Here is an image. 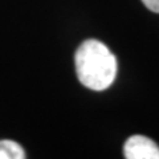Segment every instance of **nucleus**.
Segmentation results:
<instances>
[{
	"mask_svg": "<svg viewBox=\"0 0 159 159\" xmlns=\"http://www.w3.org/2000/svg\"><path fill=\"white\" fill-rule=\"evenodd\" d=\"M25 154H24L23 147L19 145L17 142L13 141H0V159H24Z\"/></svg>",
	"mask_w": 159,
	"mask_h": 159,
	"instance_id": "nucleus-3",
	"label": "nucleus"
},
{
	"mask_svg": "<svg viewBox=\"0 0 159 159\" xmlns=\"http://www.w3.org/2000/svg\"><path fill=\"white\" fill-rule=\"evenodd\" d=\"M142 2L150 11L159 13V0H142Z\"/></svg>",
	"mask_w": 159,
	"mask_h": 159,
	"instance_id": "nucleus-4",
	"label": "nucleus"
},
{
	"mask_svg": "<svg viewBox=\"0 0 159 159\" xmlns=\"http://www.w3.org/2000/svg\"><path fill=\"white\" fill-rule=\"evenodd\" d=\"M74 62L80 82L92 90H105L116 80L117 57L98 40H85L77 49Z\"/></svg>",
	"mask_w": 159,
	"mask_h": 159,
	"instance_id": "nucleus-1",
	"label": "nucleus"
},
{
	"mask_svg": "<svg viewBox=\"0 0 159 159\" xmlns=\"http://www.w3.org/2000/svg\"><path fill=\"white\" fill-rule=\"evenodd\" d=\"M123 155L126 159H159V147L145 135H133L125 142Z\"/></svg>",
	"mask_w": 159,
	"mask_h": 159,
	"instance_id": "nucleus-2",
	"label": "nucleus"
}]
</instances>
